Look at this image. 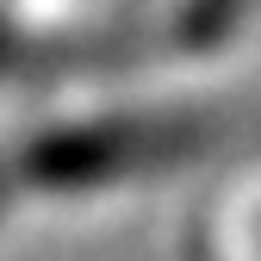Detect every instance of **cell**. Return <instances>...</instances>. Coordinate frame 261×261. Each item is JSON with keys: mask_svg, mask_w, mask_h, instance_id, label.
Listing matches in <instances>:
<instances>
[{"mask_svg": "<svg viewBox=\"0 0 261 261\" xmlns=\"http://www.w3.org/2000/svg\"><path fill=\"white\" fill-rule=\"evenodd\" d=\"M205 143V124L187 118H106V124H69L25 149V174L38 187H100L118 174L168 168Z\"/></svg>", "mask_w": 261, "mask_h": 261, "instance_id": "obj_1", "label": "cell"}, {"mask_svg": "<svg viewBox=\"0 0 261 261\" xmlns=\"http://www.w3.org/2000/svg\"><path fill=\"white\" fill-rule=\"evenodd\" d=\"M249 7H255V0H187V7H180V38L193 50H212V44H224L243 25Z\"/></svg>", "mask_w": 261, "mask_h": 261, "instance_id": "obj_2", "label": "cell"}, {"mask_svg": "<svg viewBox=\"0 0 261 261\" xmlns=\"http://www.w3.org/2000/svg\"><path fill=\"white\" fill-rule=\"evenodd\" d=\"M0 62H19V38H13L7 25H0Z\"/></svg>", "mask_w": 261, "mask_h": 261, "instance_id": "obj_3", "label": "cell"}, {"mask_svg": "<svg viewBox=\"0 0 261 261\" xmlns=\"http://www.w3.org/2000/svg\"><path fill=\"white\" fill-rule=\"evenodd\" d=\"M0 193H7V174H0Z\"/></svg>", "mask_w": 261, "mask_h": 261, "instance_id": "obj_4", "label": "cell"}]
</instances>
